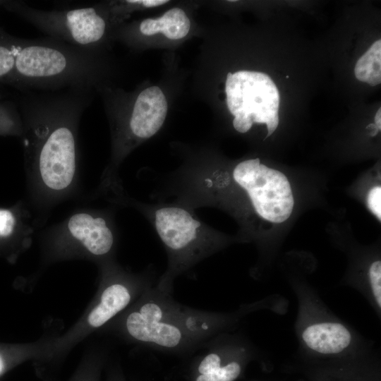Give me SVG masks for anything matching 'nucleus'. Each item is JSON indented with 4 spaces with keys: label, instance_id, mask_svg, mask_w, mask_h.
Returning <instances> with one entry per match:
<instances>
[{
    "label": "nucleus",
    "instance_id": "obj_5",
    "mask_svg": "<svg viewBox=\"0 0 381 381\" xmlns=\"http://www.w3.org/2000/svg\"><path fill=\"white\" fill-rule=\"evenodd\" d=\"M200 160L207 168L244 192L252 209L261 218L273 223L289 218L294 200L288 179L282 172L261 164L259 158L241 161L231 171L208 159Z\"/></svg>",
    "mask_w": 381,
    "mask_h": 381
},
{
    "label": "nucleus",
    "instance_id": "obj_16",
    "mask_svg": "<svg viewBox=\"0 0 381 381\" xmlns=\"http://www.w3.org/2000/svg\"><path fill=\"white\" fill-rule=\"evenodd\" d=\"M367 205L369 210L381 220V187L377 186L371 188L367 196Z\"/></svg>",
    "mask_w": 381,
    "mask_h": 381
},
{
    "label": "nucleus",
    "instance_id": "obj_4",
    "mask_svg": "<svg viewBox=\"0 0 381 381\" xmlns=\"http://www.w3.org/2000/svg\"><path fill=\"white\" fill-rule=\"evenodd\" d=\"M180 304L155 285L142 294L137 307L127 315L128 334L157 351L179 355L195 353L202 344L181 326L178 318Z\"/></svg>",
    "mask_w": 381,
    "mask_h": 381
},
{
    "label": "nucleus",
    "instance_id": "obj_19",
    "mask_svg": "<svg viewBox=\"0 0 381 381\" xmlns=\"http://www.w3.org/2000/svg\"><path fill=\"white\" fill-rule=\"evenodd\" d=\"M367 83L370 85L371 86H375L378 84H380L381 83V76H378L376 78H374L373 76H370Z\"/></svg>",
    "mask_w": 381,
    "mask_h": 381
},
{
    "label": "nucleus",
    "instance_id": "obj_13",
    "mask_svg": "<svg viewBox=\"0 0 381 381\" xmlns=\"http://www.w3.org/2000/svg\"><path fill=\"white\" fill-rule=\"evenodd\" d=\"M25 229L20 213L16 210L0 207V240L8 239L18 231Z\"/></svg>",
    "mask_w": 381,
    "mask_h": 381
},
{
    "label": "nucleus",
    "instance_id": "obj_9",
    "mask_svg": "<svg viewBox=\"0 0 381 381\" xmlns=\"http://www.w3.org/2000/svg\"><path fill=\"white\" fill-rule=\"evenodd\" d=\"M155 276L152 270L131 279L113 281L103 290L99 303L89 314L87 321L98 327L123 310L133 298L135 293H145L154 286Z\"/></svg>",
    "mask_w": 381,
    "mask_h": 381
},
{
    "label": "nucleus",
    "instance_id": "obj_1",
    "mask_svg": "<svg viewBox=\"0 0 381 381\" xmlns=\"http://www.w3.org/2000/svg\"><path fill=\"white\" fill-rule=\"evenodd\" d=\"M93 90H27L21 102L26 166L31 182L44 198H59L73 186L78 130Z\"/></svg>",
    "mask_w": 381,
    "mask_h": 381
},
{
    "label": "nucleus",
    "instance_id": "obj_18",
    "mask_svg": "<svg viewBox=\"0 0 381 381\" xmlns=\"http://www.w3.org/2000/svg\"><path fill=\"white\" fill-rule=\"evenodd\" d=\"M379 131L381 129V109L379 108L375 116V123Z\"/></svg>",
    "mask_w": 381,
    "mask_h": 381
},
{
    "label": "nucleus",
    "instance_id": "obj_2",
    "mask_svg": "<svg viewBox=\"0 0 381 381\" xmlns=\"http://www.w3.org/2000/svg\"><path fill=\"white\" fill-rule=\"evenodd\" d=\"M133 207L154 228L167 255V267L155 286L172 295L174 280L219 250L226 242L219 232L201 221L195 210L171 201L142 202L125 193L114 202Z\"/></svg>",
    "mask_w": 381,
    "mask_h": 381
},
{
    "label": "nucleus",
    "instance_id": "obj_20",
    "mask_svg": "<svg viewBox=\"0 0 381 381\" xmlns=\"http://www.w3.org/2000/svg\"><path fill=\"white\" fill-rule=\"evenodd\" d=\"M371 47L374 49H376L377 47H381V40H377L376 42H375L372 45Z\"/></svg>",
    "mask_w": 381,
    "mask_h": 381
},
{
    "label": "nucleus",
    "instance_id": "obj_6",
    "mask_svg": "<svg viewBox=\"0 0 381 381\" xmlns=\"http://www.w3.org/2000/svg\"><path fill=\"white\" fill-rule=\"evenodd\" d=\"M13 8L50 38L71 45L99 49L106 35L107 20L99 6L45 11L19 2Z\"/></svg>",
    "mask_w": 381,
    "mask_h": 381
},
{
    "label": "nucleus",
    "instance_id": "obj_7",
    "mask_svg": "<svg viewBox=\"0 0 381 381\" xmlns=\"http://www.w3.org/2000/svg\"><path fill=\"white\" fill-rule=\"evenodd\" d=\"M57 229L98 257L110 254L116 241L117 230L112 212L109 210L77 212Z\"/></svg>",
    "mask_w": 381,
    "mask_h": 381
},
{
    "label": "nucleus",
    "instance_id": "obj_12",
    "mask_svg": "<svg viewBox=\"0 0 381 381\" xmlns=\"http://www.w3.org/2000/svg\"><path fill=\"white\" fill-rule=\"evenodd\" d=\"M190 28V22L186 13L181 8H173L159 18L143 20L139 30L147 36L162 32L168 39L179 40L188 35Z\"/></svg>",
    "mask_w": 381,
    "mask_h": 381
},
{
    "label": "nucleus",
    "instance_id": "obj_15",
    "mask_svg": "<svg viewBox=\"0 0 381 381\" xmlns=\"http://www.w3.org/2000/svg\"><path fill=\"white\" fill-rule=\"evenodd\" d=\"M368 276L371 291L375 301L379 308H381V262H373L368 270Z\"/></svg>",
    "mask_w": 381,
    "mask_h": 381
},
{
    "label": "nucleus",
    "instance_id": "obj_14",
    "mask_svg": "<svg viewBox=\"0 0 381 381\" xmlns=\"http://www.w3.org/2000/svg\"><path fill=\"white\" fill-rule=\"evenodd\" d=\"M16 46L0 44V78L13 75Z\"/></svg>",
    "mask_w": 381,
    "mask_h": 381
},
{
    "label": "nucleus",
    "instance_id": "obj_17",
    "mask_svg": "<svg viewBox=\"0 0 381 381\" xmlns=\"http://www.w3.org/2000/svg\"><path fill=\"white\" fill-rule=\"evenodd\" d=\"M167 2H169V1L167 0H143V1H141L140 4L143 5L145 7L150 8V7L158 6L164 4Z\"/></svg>",
    "mask_w": 381,
    "mask_h": 381
},
{
    "label": "nucleus",
    "instance_id": "obj_11",
    "mask_svg": "<svg viewBox=\"0 0 381 381\" xmlns=\"http://www.w3.org/2000/svg\"><path fill=\"white\" fill-rule=\"evenodd\" d=\"M178 318L181 326L198 342L203 344L226 324V316L219 313L194 309L180 304Z\"/></svg>",
    "mask_w": 381,
    "mask_h": 381
},
{
    "label": "nucleus",
    "instance_id": "obj_8",
    "mask_svg": "<svg viewBox=\"0 0 381 381\" xmlns=\"http://www.w3.org/2000/svg\"><path fill=\"white\" fill-rule=\"evenodd\" d=\"M227 349L214 337L203 343L190 363L188 381H235L241 374L242 364L238 359L227 358Z\"/></svg>",
    "mask_w": 381,
    "mask_h": 381
},
{
    "label": "nucleus",
    "instance_id": "obj_21",
    "mask_svg": "<svg viewBox=\"0 0 381 381\" xmlns=\"http://www.w3.org/2000/svg\"><path fill=\"white\" fill-rule=\"evenodd\" d=\"M4 368V364L1 357L0 356V375L3 372Z\"/></svg>",
    "mask_w": 381,
    "mask_h": 381
},
{
    "label": "nucleus",
    "instance_id": "obj_3",
    "mask_svg": "<svg viewBox=\"0 0 381 381\" xmlns=\"http://www.w3.org/2000/svg\"><path fill=\"white\" fill-rule=\"evenodd\" d=\"M15 77L25 90L100 89L104 64L99 49L71 45L52 38L20 42Z\"/></svg>",
    "mask_w": 381,
    "mask_h": 381
},
{
    "label": "nucleus",
    "instance_id": "obj_10",
    "mask_svg": "<svg viewBox=\"0 0 381 381\" xmlns=\"http://www.w3.org/2000/svg\"><path fill=\"white\" fill-rule=\"evenodd\" d=\"M306 345L322 354H336L345 350L351 344V335L342 324L322 322L308 326L302 334Z\"/></svg>",
    "mask_w": 381,
    "mask_h": 381
}]
</instances>
